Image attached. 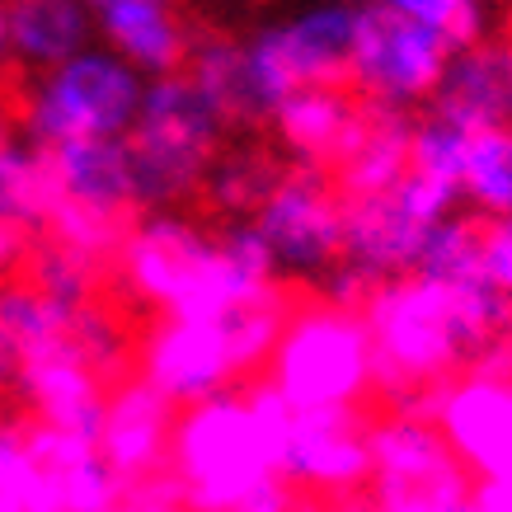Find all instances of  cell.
Segmentation results:
<instances>
[{"mask_svg": "<svg viewBox=\"0 0 512 512\" xmlns=\"http://www.w3.org/2000/svg\"><path fill=\"white\" fill-rule=\"evenodd\" d=\"M118 273L137 301L165 315H221L278 296V264L254 217L212 235L179 207L141 212L123 235Z\"/></svg>", "mask_w": 512, "mask_h": 512, "instance_id": "cell-1", "label": "cell"}, {"mask_svg": "<svg viewBox=\"0 0 512 512\" xmlns=\"http://www.w3.org/2000/svg\"><path fill=\"white\" fill-rule=\"evenodd\" d=\"M372 329L376 376L395 386H419L442 372H489L512 357V301L489 282L433 287L400 278L376 287L362 306Z\"/></svg>", "mask_w": 512, "mask_h": 512, "instance_id": "cell-2", "label": "cell"}, {"mask_svg": "<svg viewBox=\"0 0 512 512\" xmlns=\"http://www.w3.org/2000/svg\"><path fill=\"white\" fill-rule=\"evenodd\" d=\"M282 325H287V311L278 296L221 315H165L141 339L137 372L174 409H188V404L231 390L254 367H264L278 348Z\"/></svg>", "mask_w": 512, "mask_h": 512, "instance_id": "cell-3", "label": "cell"}, {"mask_svg": "<svg viewBox=\"0 0 512 512\" xmlns=\"http://www.w3.org/2000/svg\"><path fill=\"white\" fill-rule=\"evenodd\" d=\"M226 132L231 118L193 85L188 71L146 80L137 123L127 132L141 212H165L198 198L207 170L226 151Z\"/></svg>", "mask_w": 512, "mask_h": 512, "instance_id": "cell-4", "label": "cell"}, {"mask_svg": "<svg viewBox=\"0 0 512 512\" xmlns=\"http://www.w3.org/2000/svg\"><path fill=\"white\" fill-rule=\"evenodd\" d=\"M170 475L193 512H240L259 484L278 475L273 433L249 395L221 390L179 409L170 442Z\"/></svg>", "mask_w": 512, "mask_h": 512, "instance_id": "cell-5", "label": "cell"}, {"mask_svg": "<svg viewBox=\"0 0 512 512\" xmlns=\"http://www.w3.org/2000/svg\"><path fill=\"white\" fill-rule=\"evenodd\" d=\"M146 76L113 47L90 43L71 62L47 66L24 80L15 99L19 137L38 146H62L80 137H127L137 123Z\"/></svg>", "mask_w": 512, "mask_h": 512, "instance_id": "cell-6", "label": "cell"}, {"mask_svg": "<svg viewBox=\"0 0 512 512\" xmlns=\"http://www.w3.org/2000/svg\"><path fill=\"white\" fill-rule=\"evenodd\" d=\"M357 5L311 0L306 10L264 19L240 33L245 47V109L240 127H264L287 94L306 85H348Z\"/></svg>", "mask_w": 512, "mask_h": 512, "instance_id": "cell-7", "label": "cell"}, {"mask_svg": "<svg viewBox=\"0 0 512 512\" xmlns=\"http://www.w3.org/2000/svg\"><path fill=\"white\" fill-rule=\"evenodd\" d=\"M268 367V386L292 409H353L376 381L372 329L357 311L329 301L306 306L287 315Z\"/></svg>", "mask_w": 512, "mask_h": 512, "instance_id": "cell-8", "label": "cell"}, {"mask_svg": "<svg viewBox=\"0 0 512 512\" xmlns=\"http://www.w3.org/2000/svg\"><path fill=\"white\" fill-rule=\"evenodd\" d=\"M461 207V193L423 174L362 198H343V264H353L372 287L414 278L423 235Z\"/></svg>", "mask_w": 512, "mask_h": 512, "instance_id": "cell-9", "label": "cell"}, {"mask_svg": "<svg viewBox=\"0 0 512 512\" xmlns=\"http://www.w3.org/2000/svg\"><path fill=\"white\" fill-rule=\"evenodd\" d=\"M456 47L419 19L357 0L353 57H348V90L362 104L386 109H419L437 94Z\"/></svg>", "mask_w": 512, "mask_h": 512, "instance_id": "cell-10", "label": "cell"}, {"mask_svg": "<svg viewBox=\"0 0 512 512\" xmlns=\"http://www.w3.org/2000/svg\"><path fill=\"white\" fill-rule=\"evenodd\" d=\"M249 400L273 433V466L292 489L348 494L372 475V442L353 409H292L273 386H254Z\"/></svg>", "mask_w": 512, "mask_h": 512, "instance_id": "cell-11", "label": "cell"}, {"mask_svg": "<svg viewBox=\"0 0 512 512\" xmlns=\"http://www.w3.org/2000/svg\"><path fill=\"white\" fill-rule=\"evenodd\" d=\"M254 226L268 240L278 278L320 282L343 259V193L325 165H282L278 184L259 202Z\"/></svg>", "mask_w": 512, "mask_h": 512, "instance_id": "cell-12", "label": "cell"}, {"mask_svg": "<svg viewBox=\"0 0 512 512\" xmlns=\"http://www.w3.org/2000/svg\"><path fill=\"white\" fill-rule=\"evenodd\" d=\"M94 19V38L113 47L141 76L184 71L188 43L198 24L188 19V0H85Z\"/></svg>", "mask_w": 512, "mask_h": 512, "instance_id": "cell-13", "label": "cell"}, {"mask_svg": "<svg viewBox=\"0 0 512 512\" xmlns=\"http://www.w3.org/2000/svg\"><path fill=\"white\" fill-rule=\"evenodd\" d=\"M174 404L146 381H118L109 390V409H104V428H99V451L123 470L127 480H151L170 466V442H174Z\"/></svg>", "mask_w": 512, "mask_h": 512, "instance_id": "cell-14", "label": "cell"}, {"mask_svg": "<svg viewBox=\"0 0 512 512\" xmlns=\"http://www.w3.org/2000/svg\"><path fill=\"white\" fill-rule=\"evenodd\" d=\"M52 174L66 207L137 221V170L127 137H80L52 146Z\"/></svg>", "mask_w": 512, "mask_h": 512, "instance_id": "cell-15", "label": "cell"}, {"mask_svg": "<svg viewBox=\"0 0 512 512\" xmlns=\"http://www.w3.org/2000/svg\"><path fill=\"white\" fill-rule=\"evenodd\" d=\"M428 109L461 123L466 132L512 123V43L480 38L470 47H456Z\"/></svg>", "mask_w": 512, "mask_h": 512, "instance_id": "cell-16", "label": "cell"}, {"mask_svg": "<svg viewBox=\"0 0 512 512\" xmlns=\"http://www.w3.org/2000/svg\"><path fill=\"white\" fill-rule=\"evenodd\" d=\"M372 442V475H381V489L395 503H433L456 484L447 442L433 433V423L400 414L367 433Z\"/></svg>", "mask_w": 512, "mask_h": 512, "instance_id": "cell-17", "label": "cell"}, {"mask_svg": "<svg viewBox=\"0 0 512 512\" xmlns=\"http://www.w3.org/2000/svg\"><path fill=\"white\" fill-rule=\"evenodd\" d=\"M15 386L24 395V404L38 414V423L57 428V433L85 437V442H99L104 409H109V381L99 372H90L76 353L19 367Z\"/></svg>", "mask_w": 512, "mask_h": 512, "instance_id": "cell-18", "label": "cell"}, {"mask_svg": "<svg viewBox=\"0 0 512 512\" xmlns=\"http://www.w3.org/2000/svg\"><path fill=\"white\" fill-rule=\"evenodd\" d=\"M357 118H362V99L348 85H306L282 99L268 127L278 132L282 151L292 160L334 170V160L357 132Z\"/></svg>", "mask_w": 512, "mask_h": 512, "instance_id": "cell-19", "label": "cell"}, {"mask_svg": "<svg viewBox=\"0 0 512 512\" xmlns=\"http://www.w3.org/2000/svg\"><path fill=\"white\" fill-rule=\"evenodd\" d=\"M409 137H414L409 109L362 104L353 141L343 146V156L329 170L343 198H362V193H381V188L400 184L409 174Z\"/></svg>", "mask_w": 512, "mask_h": 512, "instance_id": "cell-20", "label": "cell"}, {"mask_svg": "<svg viewBox=\"0 0 512 512\" xmlns=\"http://www.w3.org/2000/svg\"><path fill=\"white\" fill-rule=\"evenodd\" d=\"M10 43L19 71L38 76L47 66L71 62L99 38L85 0H10Z\"/></svg>", "mask_w": 512, "mask_h": 512, "instance_id": "cell-21", "label": "cell"}, {"mask_svg": "<svg viewBox=\"0 0 512 512\" xmlns=\"http://www.w3.org/2000/svg\"><path fill=\"white\" fill-rule=\"evenodd\" d=\"M71 315L76 311L57 306L29 278H15L0 287V339H5L10 357H15V372L29 367V362L76 353L71 348Z\"/></svg>", "mask_w": 512, "mask_h": 512, "instance_id": "cell-22", "label": "cell"}, {"mask_svg": "<svg viewBox=\"0 0 512 512\" xmlns=\"http://www.w3.org/2000/svg\"><path fill=\"white\" fill-rule=\"evenodd\" d=\"M57 202L62 193H57V174H52V151L29 137H15L0 151V221L38 240L57 217Z\"/></svg>", "mask_w": 512, "mask_h": 512, "instance_id": "cell-23", "label": "cell"}, {"mask_svg": "<svg viewBox=\"0 0 512 512\" xmlns=\"http://www.w3.org/2000/svg\"><path fill=\"white\" fill-rule=\"evenodd\" d=\"M282 165L259 146H226L217 156V165L207 170L198 198L207 202V212H217L221 221L254 217L259 202L273 193Z\"/></svg>", "mask_w": 512, "mask_h": 512, "instance_id": "cell-24", "label": "cell"}, {"mask_svg": "<svg viewBox=\"0 0 512 512\" xmlns=\"http://www.w3.org/2000/svg\"><path fill=\"white\" fill-rule=\"evenodd\" d=\"M0 512H66L62 489L33 451L29 423L0 419Z\"/></svg>", "mask_w": 512, "mask_h": 512, "instance_id": "cell-25", "label": "cell"}, {"mask_svg": "<svg viewBox=\"0 0 512 512\" xmlns=\"http://www.w3.org/2000/svg\"><path fill=\"white\" fill-rule=\"evenodd\" d=\"M461 202L475 217H512V123L484 127L470 137V160L461 174Z\"/></svg>", "mask_w": 512, "mask_h": 512, "instance_id": "cell-26", "label": "cell"}, {"mask_svg": "<svg viewBox=\"0 0 512 512\" xmlns=\"http://www.w3.org/2000/svg\"><path fill=\"white\" fill-rule=\"evenodd\" d=\"M184 71L231 118V127H240V109H245V47H240V33L198 29L193 43H188Z\"/></svg>", "mask_w": 512, "mask_h": 512, "instance_id": "cell-27", "label": "cell"}, {"mask_svg": "<svg viewBox=\"0 0 512 512\" xmlns=\"http://www.w3.org/2000/svg\"><path fill=\"white\" fill-rule=\"evenodd\" d=\"M480 254H484V226L456 207L451 217H442L433 231L423 235L414 278L433 282V287H470V282L484 278Z\"/></svg>", "mask_w": 512, "mask_h": 512, "instance_id": "cell-28", "label": "cell"}, {"mask_svg": "<svg viewBox=\"0 0 512 512\" xmlns=\"http://www.w3.org/2000/svg\"><path fill=\"white\" fill-rule=\"evenodd\" d=\"M99 268L104 264L90 259V254H80V249L62 245V240H52V235H38L24 278L43 296H52L57 306L80 311V306H90L94 296H99Z\"/></svg>", "mask_w": 512, "mask_h": 512, "instance_id": "cell-29", "label": "cell"}, {"mask_svg": "<svg viewBox=\"0 0 512 512\" xmlns=\"http://www.w3.org/2000/svg\"><path fill=\"white\" fill-rule=\"evenodd\" d=\"M470 137L461 123H451L442 113H423L414 118V137H409V170L423 174V179H437L461 193V174H466V160H470Z\"/></svg>", "mask_w": 512, "mask_h": 512, "instance_id": "cell-30", "label": "cell"}, {"mask_svg": "<svg viewBox=\"0 0 512 512\" xmlns=\"http://www.w3.org/2000/svg\"><path fill=\"white\" fill-rule=\"evenodd\" d=\"M71 348H76L80 362H85L90 372H99L104 381H118V376L127 372V362H132L127 329L118 325V315H113L109 306H99V301H90V306H80V311L71 315Z\"/></svg>", "mask_w": 512, "mask_h": 512, "instance_id": "cell-31", "label": "cell"}, {"mask_svg": "<svg viewBox=\"0 0 512 512\" xmlns=\"http://www.w3.org/2000/svg\"><path fill=\"white\" fill-rule=\"evenodd\" d=\"M372 5L419 19V24L442 33L451 47H470L489 38V0H372Z\"/></svg>", "mask_w": 512, "mask_h": 512, "instance_id": "cell-32", "label": "cell"}, {"mask_svg": "<svg viewBox=\"0 0 512 512\" xmlns=\"http://www.w3.org/2000/svg\"><path fill=\"white\" fill-rule=\"evenodd\" d=\"M484 282L512 301V217L484 221V254H480Z\"/></svg>", "mask_w": 512, "mask_h": 512, "instance_id": "cell-33", "label": "cell"}, {"mask_svg": "<svg viewBox=\"0 0 512 512\" xmlns=\"http://www.w3.org/2000/svg\"><path fill=\"white\" fill-rule=\"evenodd\" d=\"M123 512H193L179 494L174 475H151V480H137L132 494H127Z\"/></svg>", "mask_w": 512, "mask_h": 512, "instance_id": "cell-34", "label": "cell"}, {"mask_svg": "<svg viewBox=\"0 0 512 512\" xmlns=\"http://www.w3.org/2000/svg\"><path fill=\"white\" fill-rule=\"evenodd\" d=\"M29 254H33V235L0 221V287H5V282H15V278H24Z\"/></svg>", "mask_w": 512, "mask_h": 512, "instance_id": "cell-35", "label": "cell"}, {"mask_svg": "<svg viewBox=\"0 0 512 512\" xmlns=\"http://www.w3.org/2000/svg\"><path fill=\"white\" fill-rule=\"evenodd\" d=\"M15 43H10V0H0V85L15 76Z\"/></svg>", "mask_w": 512, "mask_h": 512, "instance_id": "cell-36", "label": "cell"}, {"mask_svg": "<svg viewBox=\"0 0 512 512\" xmlns=\"http://www.w3.org/2000/svg\"><path fill=\"white\" fill-rule=\"evenodd\" d=\"M19 137V118H15V104L10 99H0V151Z\"/></svg>", "mask_w": 512, "mask_h": 512, "instance_id": "cell-37", "label": "cell"}, {"mask_svg": "<svg viewBox=\"0 0 512 512\" xmlns=\"http://www.w3.org/2000/svg\"><path fill=\"white\" fill-rule=\"evenodd\" d=\"M5 381H15V357H10L5 339H0V386H5Z\"/></svg>", "mask_w": 512, "mask_h": 512, "instance_id": "cell-38", "label": "cell"}, {"mask_svg": "<svg viewBox=\"0 0 512 512\" xmlns=\"http://www.w3.org/2000/svg\"><path fill=\"white\" fill-rule=\"evenodd\" d=\"M198 5H221V0H198Z\"/></svg>", "mask_w": 512, "mask_h": 512, "instance_id": "cell-39", "label": "cell"}, {"mask_svg": "<svg viewBox=\"0 0 512 512\" xmlns=\"http://www.w3.org/2000/svg\"><path fill=\"white\" fill-rule=\"evenodd\" d=\"M339 5H357V0H339Z\"/></svg>", "mask_w": 512, "mask_h": 512, "instance_id": "cell-40", "label": "cell"}]
</instances>
